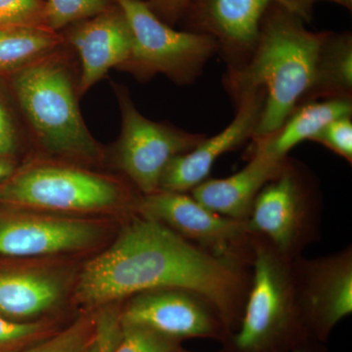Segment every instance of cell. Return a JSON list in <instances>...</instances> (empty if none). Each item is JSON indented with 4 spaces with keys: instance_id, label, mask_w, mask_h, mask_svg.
Here are the masks:
<instances>
[{
    "instance_id": "cb8c5ba5",
    "label": "cell",
    "mask_w": 352,
    "mask_h": 352,
    "mask_svg": "<svg viewBox=\"0 0 352 352\" xmlns=\"http://www.w3.org/2000/svg\"><path fill=\"white\" fill-rule=\"evenodd\" d=\"M15 28H47L45 1L0 0V31Z\"/></svg>"
},
{
    "instance_id": "ac0fdd59",
    "label": "cell",
    "mask_w": 352,
    "mask_h": 352,
    "mask_svg": "<svg viewBox=\"0 0 352 352\" xmlns=\"http://www.w3.org/2000/svg\"><path fill=\"white\" fill-rule=\"evenodd\" d=\"M352 99H330L300 104L277 131L254 138L275 157H288L289 152L303 141L312 140L328 124L340 118L351 117Z\"/></svg>"
},
{
    "instance_id": "52a82bcc",
    "label": "cell",
    "mask_w": 352,
    "mask_h": 352,
    "mask_svg": "<svg viewBox=\"0 0 352 352\" xmlns=\"http://www.w3.org/2000/svg\"><path fill=\"white\" fill-rule=\"evenodd\" d=\"M141 197L105 176L75 166H32L0 188V201L52 212H95L129 207L138 212Z\"/></svg>"
},
{
    "instance_id": "30bf717a",
    "label": "cell",
    "mask_w": 352,
    "mask_h": 352,
    "mask_svg": "<svg viewBox=\"0 0 352 352\" xmlns=\"http://www.w3.org/2000/svg\"><path fill=\"white\" fill-rule=\"evenodd\" d=\"M120 322L122 326H143L182 342L206 339L223 344L231 335L214 303L186 289L136 294L120 310Z\"/></svg>"
},
{
    "instance_id": "603a6c76",
    "label": "cell",
    "mask_w": 352,
    "mask_h": 352,
    "mask_svg": "<svg viewBox=\"0 0 352 352\" xmlns=\"http://www.w3.org/2000/svg\"><path fill=\"white\" fill-rule=\"evenodd\" d=\"M180 347L179 340L143 326L129 325L122 326V337L112 352H175Z\"/></svg>"
},
{
    "instance_id": "4dcf8cb0",
    "label": "cell",
    "mask_w": 352,
    "mask_h": 352,
    "mask_svg": "<svg viewBox=\"0 0 352 352\" xmlns=\"http://www.w3.org/2000/svg\"><path fill=\"white\" fill-rule=\"evenodd\" d=\"M289 352H328L326 344L314 339H308Z\"/></svg>"
},
{
    "instance_id": "ba28073f",
    "label": "cell",
    "mask_w": 352,
    "mask_h": 352,
    "mask_svg": "<svg viewBox=\"0 0 352 352\" xmlns=\"http://www.w3.org/2000/svg\"><path fill=\"white\" fill-rule=\"evenodd\" d=\"M116 92L122 113L116 163L143 196L151 195L159 191L168 164L193 150L207 136L153 122L139 112L126 89L117 87Z\"/></svg>"
},
{
    "instance_id": "ffe728a7",
    "label": "cell",
    "mask_w": 352,
    "mask_h": 352,
    "mask_svg": "<svg viewBox=\"0 0 352 352\" xmlns=\"http://www.w3.org/2000/svg\"><path fill=\"white\" fill-rule=\"evenodd\" d=\"M63 39L47 28H15L0 31V72L23 69L47 56Z\"/></svg>"
},
{
    "instance_id": "6da1fadb",
    "label": "cell",
    "mask_w": 352,
    "mask_h": 352,
    "mask_svg": "<svg viewBox=\"0 0 352 352\" xmlns=\"http://www.w3.org/2000/svg\"><path fill=\"white\" fill-rule=\"evenodd\" d=\"M251 279L252 264L215 256L135 214L113 244L85 264L74 298L95 308L151 289H190L214 303L232 333L239 327Z\"/></svg>"
},
{
    "instance_id": "9c48e42d",
    "label": "cell",
    "mask_w": 352,
    "mask_h": 352,
    "mask_svg": "<svg viewBox=\"0 0 352 352\" xmlns=\"http://www.w3.org/2000/svg\"><path fill=\"white\" fill-rule=\"evenodd\" d=\"M138 214L156 220L215 256L252 263V234L247 222L217 214L187 193L159 190L142 195Z\"/></svg>"
},
{
    "instance_id": "d6a6232c",
    "label": "cell",
    "mask_w": 352,
    "mask_h": 352,
    "mask_svg": "<svg viewBox=\"0 0 352 352\" xmlns=\"http://www.w3.org/2000/svg\"><path fill=\"white\" fill-rule=\"evenodd\" d=\"M175 352H193V351H186V349H183V347H180L179 349H177V351H175ZM217 352H227V351H226V349H220L219 351H217Z\"/></svg>"
},
{
    "instance_id": "277c9868",
    "label": "cell",
    "mask_w": 352,
    "mask_h": 352,
    "mask_svg": "<svg viewBox=\"0 0 352 352\" xmlns=\"http://www.w3.org/2000/svg\"><path fill=\"white\" fill-rule=\"evenodd\" d=\"M16 95L39 143L51 154L96 163L102 149L88 131L76 103L75 87L61 62L47 56L21 69Z\"/></svg>"
},
{
    "instance_id": "7c38bea8",
    "label": "cell",
    "mask_w": 352,
    "mask_h": 352,
    "mask_svg": "<svg viewBox=\"0 0 352 352\" xmlns=\"http://www.w3.org/2000/svg\"><path fill=\"white\" fill-rule=\"evenodd\" d=\"M273 4L298 14L288 0H190L180 21L185 20L187 32L214 38L227 72L233 73L249 64L264 14Z\"/></svg>"
},
{
    "instance_id": "83f0119b",
    "label": "cell",
    "mask_w": 352,
    "mask_h": 352,
    "mask_svg": "<svg viewBox=\"0 0 352 352\" xmlns=\"http://www.w3.org/2000/svg\"><path fill=\"white\" fill-rule=\"evenodd\" d=\"M190 0H146L153 13L164 23L173 27L184 15Z\"/></svg>"
},
{
    "instance_id": "484cf974",
    "label": "cell",
    "mask_w": 352,
    "mask_h": 352,
    "mask_svg": "<svg viewBox=\"0 0 352 352\" xmlns=\"http://www.w3.org/2000/svg\"><path fill=\"white\" fill-rule=\"evenodd\" d=\"M47 332L39 322L11 321L0 316V346L32 342Z\"/></svg>"
},
{
    "instance_id": "8fae6325",
    "label": "cell",
    "mask_w": 352,
    "mask_h": 352,
    "mask_svg": "<svg viewBox=\"0 0 352 352\" xmlns=\"http://www.w3.org/2000/svg\"><path fill=\"white\" fill-rule=\"evenodd\" d=\"M296 295L308 333L326 344L333 329L352 314V248L293 259Z\"/></svg>"
},
{
    "instance_id": "8992f818",
    "label": "cell",
    "mask_w": 352,
    "mask_h": 352,
    "mask_svg": "<svg viewBox=\"0 0 352 352\" xmlns=\"http://www.w3.org/2000/svg\"><path fill=\"white\" fill-rule=\"evenodd\" d=\"M126 16L133 45L122 69L146 80L163 74L179 85L200 78L219 44L206 34L176 31L159 19L143 0H115Z\"/></svg>"
},
{
    "instance_id": "3957f363",
    "label": "cell",
    "mask_w": 352,
    "mask_h": 352,
    "mask_svg": "<svg viewBox=\"0 0 352 352\" xmlns=\"http://www.w3.org/2000/svg\"><path fill=\"white\" fill-rule=\"evenodd\" d=\"M252 250L251 286L242 319L222 349L227 352L291 351L311 339L296 295L293 259L256 234H252Z\"/></svg>"
},
{
    "instance_id": "4fadbf2b",
    "label": "cell",
    "mask_w": 352,
    "mask_h": 352,
    "mask_svg": "<svg viewBox=\"0 0 352 352\" xmlns=\"http://www.w3.org/2000/svg\"><path fill=\"white\" fill-rule=\"evenodd\" d=\"M96 220L41 212H22L0 219V254L38 258L85 251L103 238Z\"/></svg>"
},
{
    "instance_id": "836d02e7",
    "label": "cell",
    "mask_w": 352,
    "mask_h": 352,
    "mask_svg": "<svg viewBox=\"0 0 352 352\" xmlns=\"http://www.w3.org/2000/svg\"><path fill=\"white\" fill-rule=\"evenodd\" d=\"M94 344H92L91 346L89 347V349H87L85 352H94Z\"/></svg>"
},
{
    "instance_id": "5bb4252c",
    "label": "cell",
    "mask_w": 352,
    "mask_h": 352,
    "mask_svg": "<svg viewBox=\"0 0 352 352\" xmlns=\"http://www.w3.org/2000/svg\"><path fill=\"white\" fill-rule=\"evenodd\" d=\"M231 97L237 107L232 122L219 133L204 139L191 151L175 157L164 171L160 190L191 192L208 179L220 157L254 138L265 103V91L263 88H250Z\"/></svg>"
},
{
    "instance_id": "4316f807",
    "label": "cell",
    "mask_w": 352,
    "mask_h": 352,
    "mask_svg": "<svg viewBox=\"0 0 352 352\" xmlns=\"http://www.w3.org/2000/svg\"><path fill=\"white\" fill-rule=\"evenodd\" d=\"M122 337L120 310L105 312L97 318V336L94 352H112Z\"/></svg>"
},
{
    "instance_id": "9a60e30c",
    "label": "cell",
    "mask_w": 352,
    "mask_h": 352,
    "mask_svg": "<svg viewBox=\"0 0 352 352\" xmlns=\"http://www.w3.org/2000/svg\"><path fill=\"white\" fill-rule=\"evenodd\" d=\"M69 41L78 53L82 74L78 94H85L112 68H124L132 52L131 28L117 4L94 17L76 23Z\"/></svg>"
},
{
    "instance_id": "44dd1931",
    "label": "cell",
    "mask_w": 352,
    "mask_h": 352,
    "mask_svg": "<svg viewBox=\"0 0 352 352\" xmlns=\"http://www.w3.org/2000/svg\"><path fill=\"white\" fill-rule=\"evenodd\" d=\"M45 24L58 32L83 20L98 15L116 3L115 0H44Z\"/></svg>"
},
{
    "instance_id": "1f68e13d",
    "label": "cell",
    "mask_w": 352,
    "mask_h": 352,
    "mask_svg": "<svg viewBox=\"0 0 352 352\" xmlns=\"http://www.w3.org/2000/svg\"><path fill=\"white\" fill-rule=\"evenodd\" d=\"M11 170H12L11 164L7 163L6 161H2V160H0V179L6 177L7 175H9V173H11Z\"/></svg>"
},
{
    "instance_id": "2e32d148",
    "label": "cell",
    "mask_w": 352,
    "mask_h": 352,
    "mask_svg": "<svg viewBox=\"0 0 352 352\" xmlns=\"http://www.w3.org/2000/svg\"><path fill=\"white\" fill-rule=\"evenodd\" d=\"M287 160L275 157L261 142L252 140L249 163L242 170L226 178H208L190 193L212 212L247 222L259 192L279 175Z\"/></svg>"
},
{
    "instance_id": "7a4b0ae2",
    "label": "cell",
    "mask_w": 352,
    "mask_h": 352,
    "mask_svg": "<svg viewBox=\"0 0 352 352\" xmlns=\"http://www.w3.org/2000/svg\"><path fill=\"white\" fill-rule=\"evenodd\" d=\"M302 17L280 4L266 10L249 64L224 76L227 92L263 88L265 103L254 138L277 131L309 89L325 32L308 31Z\"/></svg>"
},
{
    "instance_id": "e0dca14e",
    "label": "cell",
    "mask_w": 352,
    "mask_h": 352,
    "mask_svg": "<svg viewBox=\"0 0 352 352\" xmlns=\"http://www.w3.org/2000/svg\"><path fill=\"white\" fill-rule=\"evenodd\" d=\"M68 289L63 272L31 266L0 270V316L36 318L56 307Z\"/></svg>"
},
{
    "instance_id": "d6986e66",
    "label": "cell",
    "mask_w": 352,
    "mask_h": 352,
    "mask_svg": "<svg viewBox=\"0 0 352 352\" xmlns=\"http://www.w3.org/2000/svg\"><path fill=\"white\" fill-rule=\"evenodd\" d=\"M330 99H352L351 32H325L317 53L311 85L300 104Z\"/></svg>"
},
{
    "instance_id": "7402d4cb",
    "label": "cell",
    "mask_w": 352,
    "mask_h": 352,
    "mask_svg": "<svg viewBox=\"0 0 352 352\" xmlns=\"http://www.w3.org/2000/svg\"><path fill=\"white\" fill-rule=\"evenodd\" d=\"M97 336V318L82 316L68 328L21 352H85Z\"/></svg>"
},
{
    "instance_id": "f1b7e54d",
    "label": "cell",
    "mask_w": 352,
    "mask_h": 352,
    "mask_svg": "<svg viewBox=\"0 0 352 352\" xmlns=\"http://www.w3.org/2000/svg\"><path fill=\"white\" fill-rule=\"evenodd\" d=\"M15 131L8 113L0 103V157L11 154L15 149Z\"/></svg>"
},
{
    "instance_id": "d4e9b609",
    "label": "cell",
    "mask_w": 352,
    "mask_h": 352,
    "mask_svg": "<svg viewBox=\"0 0 352 352\" xmlns=\"http://www.w3.org/2000/svg\"><path fill=\"white\" fill-rule=\"evenodd\" d=\"M327 148L338 156L352 164L351 117L340 118L331 122L312 140Z\"/></svg>"
},
{
    "instance_id": "5b68a950",
    "label": "cell",
    "mask_w": 352,
    "mask_h": 352,
    "mask_svg": "<svg viewBox=\"0 0 352 352\" xmlns=\"http://www.w3.org/2000/svg\"><path fill=\"white\" fill-rule=\"evenodd\" d=\"M322 201L310 173L293 160L259 192L247 220L251 233L289 259L302 256L321 236Z\"/></svg>"
},
{
    "instance_id": "f546056e",
    "label": "cell",
    "mask_w": 352,
    "mask_h": 352,
    "mask_svg": "<svg viewBox=\"0 0 352 352\" xmlns=\"http://www.w3.org/2000/svg\"><path fill=\"white\" fill-rule=\"evenodd\" d=\"M288 1L296 9L298 16L308 22V21H310V16H311L312 6H314V2L318 1V0H288ZM328 1L339 4V6L346 7L347 9H351L352 0H328Z\"/></svg>"
}]
</instances>
